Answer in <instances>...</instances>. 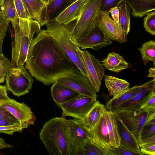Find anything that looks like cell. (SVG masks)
Masks as SVG:
<instances>
[{"instance_id":"1","label":"cell","mask_w":155,"mask_h":155,"mask_svg":"<svg viewBox=\"0 0 155 155\" xmlns=\"http://www.w3.org/2000/svg\"><path fill=\"white\" fill-rule=\"evenodd\" d=\"M25 67L45 85L63 78L82 75L75 64L46 30L41 29L31 44Z\"/></svg>"},{"instance_id":"2","label":"cell","mask_w":155,"mask_h":155,"mask_svg":"<svg viewBox=\"0 0 155 155\" xmlns=\"http://www.w3.org/2000/svg\"><path fill=\"white\" fill-rule=\"evenodd\" d=\"M40 138L51 155H74L69 138L67 120L64 117L51 119L44 125Z\"/></svg>"},{"instance_id":"3","label":"cell","mask_w":155,"mask_h":155,"mask_svg":"<svg viewBox=\"0 0 155 155\" xmlns=\"http://www.w3.org/2000/svg\"><path fill=\"white\" fill-rule=\"evenodd\" d=\"M11 24L14 34L12 42L11 62L14 67L24 66L33 36L38 33L41 26L35 20L18 17Z\"/></svg>"},{"instance_id":"4","label":"cell","mask_w":155,"mask_h":155,"mask_svg":"<svg viewBox=\"0 0 155 155\" xmlns=\"http://www.w3.org/2000/svg\"><path fill=\"white\" fill-rule=\"evenodd\" d=\"M75 21L68 24H63L53 19L46 24V30L75 64L82 75L87 78L85 68L79 56L78 52L81 49L72 35Z\"/></svg>"},{"instance_id":"5","label":"cell","mask_w":155,"mask_h":155,"mask_svg":"<svg viewBox=\"0 0 155 155\" xmlns=\"http://www.w3.org/2000/svg\"><path fill=\"white\" fill-rule=\"evenodd\" d=\"M101 5V0H86L83 12L75 20L72 29L74 39L86 36L96 26Z\"/></svg>"},{"instance_id":"6","label":"cell","mask_w":155,"mask_h":155,"mask_svg":"<svg viewBox=\"0 0 155 155\" xmlns=\"http://www.w3.org/2000/svg\"><path fill=\"white\" fill-rule=\"evenodd\" d=\"M5 79L7 90L18 97L29 92L33 81L24 66L14 67Z\"/></svg>"},{"instance_id":"7","label":"cell","mask_w":155,"mask_h":155,"mask_svg":"<svg viewBox=\"0 0 155 155\" xmlns=\"http://www.w3.org/2000/svg\"><path fill=\"white\" fill-rule=\"evenodd\" d=\"M78 54L85 68L90 84L97 92H99L102 80L105 76L104 66L95 56L87 51L81 50Z\"/></svg>"},{"instance_id":"8","label":"cell","mask_w":155,"mask_h":155,"mask_svg":"<svg viewBox=\"0 0 155 155\" xmlns=\"http://www.w3.org/2000/svg\"><path fill=\"white\" fill-rule=\"evenodd\" d=\"M113 112L134 136L139 143L141 133L149 113L146 110L117 109Z\"/></svg>"},{"instance_id":"9","label":"cell","mask_w":155,"mask_h":155,"mask_svg":"<svg viewBox=\"0 0 155 155\" xmlns=\"http://www.w3.org/2000/svg\"><path fill=\"white\" fill-rule=\"evenodd\" d=\"M97 97L83 95L59 105L62 116L82 119L89 113L97 102Z\"/></svg>"},{"instance_id":"10","label":"cell","mask_w":155,"mask_h":155,"mask_svg":"<svg viewBox=\"0 0 155 155\" xmlns=\"http://www.w3.org/2000/svg\"><path fill=\"white\" fill-rule=\"evenodd\" d=\"M69 138L74 150V155H83L81 149L91 139L88 127L81 119L67 120Z\"/></svg>"},{"instance_id":"11","label":"cell","mask_w":155,"mask_h":155,"mask_svg":"<svg viewBox=\"0 0 155 155\" xmlns=\"http://www.w3.org/2000/svg\"><path fill=\"white\" fill-rule=\"evenodd\" d=\"M108 12L100 11L97 24L104 34L110 40L122 43L127 41V35L121 26L110 16Z\"/></svg>"},{"instance_id":"12","label":"cell","mask_w":155,"mask_h":155,"mask_svg":"<svg viewBox=\"0 0 155 155\" xmlns=\"http://www.w3.org/2000/svg\"><path fill=\"white\" fill-rule=\"evenodd\" d=\"M0 104L22 124L25 128L34 124L36 117L30 108L25 104L19 103L10 98L6 101H1Z\"/></svg>"},{"instance_id":"13","label":"cell","mask_w":155,"mask_h":155,"mask_svg":"<svg viewBox=\"0 0 155 155\" xmlns=\"http://www.w3.org/2000/svg\"><path fill=\"white\" fill-rule=\"evenodd\" d=\"M74 39L82 49L91 48L97 51L111 45L113 42L97 25L86 36Z\"/></svg>"},{"instance_id":"14","label":"cell","mask_w":155,"mask_h":155,"mask_svg":"<svg viewBox=\"0 0 155 155\" xmlns=\"http://www.w3.org/2000/svg\"><path fill=\"white\" fill-rule=\"evenodd\" d=\"M56 81L68 86L82 95L97 97V92L92 87L87 78L82 75L62 78Z\"/></svg>"},{"instance_id":"15","label":"cell","mask_w":155,"mask_h":155,"mask_svg":"<svg viewBox=\"0 0 155 155\" xmlns=\"http://www.w3.org/2000/svg\"><path fill=\"white\" fill-rule=\"evenodd\" d=\"M154 90H155V79H153L143 84V86L139 91L130 100L120 105L116 110H140L141 106L150 94Z\"/></svg>"},{"instance_id":"16","label":"cell","mask_w":155,"mask_h":155,"mask_svg":"<svg viewBox=\"0 0 155 155\" xmlns=\"http://www.w3.org/2000/svg\"><path fill=\"white\" fill-rule=\"evenodd\" d=\"M88 129L90 139L93 142L107 150L112 148L104 114L94 128Z\"/></svg>"},{"instance_id":"17","label":"cell","mask_w":155,"mask_h":155,"mask_svg":"<svg viewBox=\"0 0 155 155\" xmlns=\"http://www.w3.org/2000/svg\"><path fill=\"white\" fill-rule=\"evenodd\" d=\"M86 0H76L66 8L54 20L59 23L68 24L79 18L83 11Z\"/></svg>"},{"instance_id":"18","label":"cell","mask_w":155,"mask_h":155,"mask_svg":"<svg viewBox=\"0 0 155 155\" xmlns=\"http://www.w3.org/2000/svg\"><path fill=\"white\" fill-rule=\"evenodd\" d=\"M51 92L53 100L58 106L82 95L57 81L51 86Z\"/></svg>"},{"instance_id":"19","label":"cell","mask_w":155,"mask_h":155,"mask_svg":"<svg viewBox=\"0 0 155 155\" xmlns=\"http://www.w3.org/2000/svg\"><path fill=\"white\" fill-rule=\"evenodd\" d=\"M116 117L118 133L120 137V146L143 155L140 152V147L135 137L116 115Z\"/></svg>"},{"instance_id":"20","label":"cell","mask_w":155,"mask_h":155,"mask_svg":"<svg viewBox=\"0 0 155 155\" xmlns=\"http://www.w3.org/2000/svg\"><path fill=\"white\" fill-rule=\"evenodd\" d=\"M76 0H54L47 5L42 18L41 26L55 18Z\"/></svg>"},{"instance_id":"21","label":"cell","mask_w":155,"mask_h":155,"mask_svg":"<svg viewBox=\"0 0 155 155\" xmlns=\"http://www.w3.org/2000/svg\"><path fill=\"white\" fill-rule=\"evenodd\" d=\"M104 115L112 147L120 146V137L118 133L116 115L112 111L105 110Z\"/></svg>"},{"instance_id":"22","label":"cell","mask_w":155,"mask_h":155,"mask_svg":"<svg viewBox=\"0 0 155 155\" xmlns=\"http://www.w3.org/2000/svg\"><path fill=\"white\" fill-rule=\"evenodd\" d=\"M132 9V15L142 18L155 10V0H124Z\"/></svg>"},{"instance_id":"23","label":"cell","mask_w":155,"mask_h":155,"mask_svg":"<svg viewBox=\"0 0 155 155\" xmlns=\"http://www.w3.org/2000/svg\"><path fill=\"white\" fill-rule=\"evenodd\" d=\"M143 84L134 86L119 95L113 97L106 103V109L113 112L120 105L133 97L140 90Z\"/></svg>"},{"instance_id":"24","label":"cell","mask_w":155,"mask_h":155,"mask_svg":"<svg viewBox=\"0 0 155 155\" xmlns=\"http://www.w3.org/2000/svg\"><path fill=\"white\" fill-rule=\"evenodd\" d=\"M105 83L110 96H117L129 88L130 84L126 80L114 76L106 75Z\"/></svg>"},{"instance_id":"25","label":"cell","mask_w":155,"mask_h":155,"mask_svg":"<svg viewBox=\"0 0 155 155\" xmlns=\"http://www.w3.org/2000/svg\"><path fill=\"white\" fill-rule=\"evenodd\" d=\"M102 62L104 68L115 72H119L128 67V63L124 58L115 52L108 54Z\"/></svg>"},{"instance_id":"26","label":"cell","mask_w":155,"mask_h":155,"mask_svg":"<svg viewBox=\"0 0 155 155\" xmlns=\"http://www.w3.org/2000/svg\"><path fill=\"white\" fill-rule=\"evenodd\" d=\"M105 110V106L97 101L87 114L81 120L88 127L93 128L98 123Z\"/></svg>"},{"instance_id":"27","label":"cell","mask_w":155,"mask_h":155,"mask_svg":"<svg viewBox=\"0 0 155 155\" xmlns=\"http://www.w3.org/2000/svg\"><path fill=\"white\" fill-rule=\"evenodd\" d=\"M31 19L36 20L41 26L42 18L46 5L39 0H22Z\"/></svg>"},{"instance_id":"28","label":"cell","mask_w":155,"mask_h":155,"mask_svg":"<svg viewBox=\"0 0 155 155\" xmlns=\"http://www.w3.org/2000/svg\"><path fill=\"white\" fill-rule=\"evenodd\" d=\"M119 12V23L126 35L130 29V8L124 0L117 6Z\"/></svg>"},{"instance_id":"29","label":"cell","mask_w":155,"mask_h":155,"mask_svg":"<svg viewBox=\"0 0 155 155\" xmlns=\"http://www.w3.org/2000/svg\"><path fill=\"white\" fill-rule=\"evenodd\" d=\"M0 10L4 18L11 23L18 18L13 0H1Z\"/></svg>"},{"instance_id":"30","label":"cell","mask_w":155,"mask_h":155,"mask_svg":"<svg viewBox=\"0 0 155 155\" xmlns=\"http://www.w3.org/2000/svg\"><path fill=\"white\" fill-rule=\"evenodd\" d=\"M141 54L144 64L146 65L150 61L155 64V41L151 40L143 43L141 47L138 48Z\"/></svg>"},{"instance_id":"31","label":"cell","mask_w":155,"mask_h":155,"mask_svg":"<svg viewBox=\"0 0 155 155\" xmlns=\"http://www.w3.org/2000/svg\"><path fill=\"white\" fill-rule=\"evenodd\" d=\"M81 151L83 155H108L107 150L98 146L91 139L85 142Z\"/></svg>"},{"instance_id":"32","label":"cell","mask_w":155,"mask_h":155,"mask_svg":"<svg viewBox=\"0 0 155 155\" xmlns=\"http://www.w3.org/2000/svg\"><path fill=\"white\" fill-rule=\"evenodd\" d=\"M143 26L145 30L152 35H155V11L147 13L143 18Z\"/></svg>"},{"instance_id":"33","label":"cell","mask_w":155,"mask_h":155,"mask_svg":"<svg viewBox=\"0 0 155 155\" xmlns=\"http://www.w3.org/2000/svg\"><path fill=\"white\" fill-rule=\"evenodd\" d=\"M14 67L11 61L3 53L0 54V74L5 78L9 75Z\"/></svg>"},{"instance_id":"34","label":"cell","mask_w":155,"mask_h":155,"mask_svg":"<svg viewBox=\"0 0 155 155\" xmlns=\"http://www.w3.org/2000/svg\"><path fill=\"white\" fill-rule=\"evenodd\" d=\"M13 0L18 17L22 19H31L23 1L22 0Z\"/></svg>"},{"instance_id":"35","label":"cell","mask_w":155,"mask_h":155,"mask_svg":"<svg viewBox=\"0 0 155 155\" xmlns=\"http://www.w3.org/2000/svg\"><path fill=\"white\" fill-rule=\"evenodd\" d=\"M25 128V126L19 122L12 125L0 126V133L12 135L15 132H21Z\"/></svg>"},{"instance_id":"36","label":"cell","mask_w":155,"mask_h":155,"mask_svg":"<svg viewBox=\"0 0 155 155\" xmlns=\"http://www.w3.org/2000/svg\"><path fill=\"white\" fill-rule=\"evenodd\" d=\"M10 21L3 18L0 10V54L2 53L3 40L5 36Z\"/></svg>"},{"instance_id":"37","label":"cell","mask_w":155,"mask_h":155,"mask_svg":"<svg viewBox=\"0 0 155 155\" xmlns=\"http://www.w3.org/2000/svg\"><path fill=\"white\" fill-rule=\"evenodd\" d=\"M140 109L144 110L149 114L155 112V90L150 93Z\"/></svg>"},{"instance_id":"38","label":"cell","mask_w":155,"mask_h":155,"mask_svg":"<svg viewBox=\"0 0 155 155\" xmlns=\"http://www.w3.org/2000/svg\"><path fill=\"white\" fill-rule=\"evenodd\" d=\"M108 155H138L141 154L119 146L107 149Z\"/></svg>"},{"instance_id":"39","label":"cell","mask_w":155,"mask_h":155,"mask_svg":"<svg viewBox=\"0 0 155 155\" xmlns=\"http://www.w3.org/2000/svg\"><path fill=\"white\" fill-rule=\"evenodd\" d=\"M0 120L15 123L19 122L0 104Z\"/></svg>"},{"instance_id":"40","label":"cell","mask_w":155,"mask_h":155,"mask_svg":"<svg viewBox=\"0 0 155 155\" xmlns=\"http://www.w3.org/2000/svg\"><path fill=\"white\" fill-rule=\"evenodd\" d=\"M124 0H101L100 11L109 12L110 8L117 6L121 2Z\"/></svg>"},{"instance_id":"41","label":"cell","mask_w":155,"mask_h":155,"mask_svg":"<svg viewBox=\"0 0 155 155\" xmlns=\"http://www.w3.org/2000/svg\"><path fill=\"white\" fill-rule=\"evenodd\" d=\"M155 135V124L144 125L141 133V139Z\"/></svg>"},{"instance_id":"42","label":"cell","mask_w":155,"mask_h":155,"mask_svg":"<svg viewBox=\"0 0 155 155\" xmlns=\"http://www.w3.org/2000/svg\"><path fill=\"white\" fill-rule=\"evenodd\" d=\"M141 153L143 154L155 155V143L147 144L140 147Z\"/></svg>"},{"instance_id":"43","label":"cell","mask_w":155,"mask_h":155,"mask_svg":"<svg viewBox=\"0 0 155 155\" xmlns=\"http://www.w3.org/2000/svg\"><path fill=\"white\" fill-rule=\"evenodd\" d=\"M111 14L113 19L117 23H119V12L117 7L115 6L110 9L109 12Z\"/></svg>"},{"instance_id":"44","label":"cell","mask_w":155,"mask_h":155,"mask_svg":"<svg viewBox=\"0 0 155 155\" xmlns=\"http://www.w3.org/2000/svg\"><path fill=\"white\" fill-rule=\"evenodd\" d=\"M155 143V135L141 139L139 143L140 147L142 146Z\"/></svg>"},{"instance_id":"45","label":"cell","mask_w":155,"mask_h":155,"mask_svg":"<svg viewBox=\"0 0 155 155\" xmlns=\"http://www.w3.org/2000/svg\"><path fill=\"white\" fill-rule=\"evenodd\" d=\"M7 89L5 86L0 85V101H5L10 98L8 96Z\"/></svg>"},{"instance_id":"46","label":"cell","mask_w":155,"mask_h":155,"mask_svg":"<svg viewBox=\"0 0 155 155\" xmlns=\"http://www.w3.org/2000/svg\"><path fill=\"white\" fill-rule=\"evenodd\" d=\"M155 124V112L149 114L146 119L144 125H151Z\"/></svg>"},{"instance_id":"47","label":"cell","mask_w":155,"mask_h":155,"mask_svg":"<svg viewBox=\"0 0 155 155\" xmlns=\"http://www.w3.org/2000/svg\"><path fill=\"white\" fill-rule=\"evenodd\" d=\"M13 146L7 143L2 138L0 137V149L12 148Z\"/></svg>"},{"instance_id":"48","label":"cell","mask_w":155,"mask_h":155,"mask_svg":"<svg viewBox=\"0 0 155 155\" xmlns=\"http://www.w3.org/2000/svg\"><path fill=\"white\" fill-rule=\"evenodd\" d=\"M149 74L147 77L153 78L155 79V66L153 68H150L149 70Z\"/></svg>"},{"instance_id":"49","label":"cell","mask_w":155,"mask_h":155,"mask_svg":"<svg viewBox=\"0 0 155 155\" xmlns=\"http://www.w3.org/2000/svg\"><path fill=\"white\" fill-rule=\"evenodd\" d=\"M15 124V123L0 120V126L10 125Z\"/></svg>"},{"instance_id":"50","label":"cell","mask_w":155,"mask_h":155,"mask_svg":"<svg viewBox=\"0 0 155 155\" xmlns=\"http://www.w3.org/2000/svg\"><path fill=\"white\" fill-rule=\"evenodd\" d=\"M5 78L0 74V84L3 83L5 81Z\"/></svg>"},{"instance_id":"51","label":"cell","mask_w":155,"mask_h":155,"mask_svg":"<svg viewBox=\"0 0 155 155\" xmlns=\"http://www.w3.org/2000/svg\"><path fill=\"white\" fill-rule=\"evenodd\" d=\"M41 2L44 4L46 5L48 4V1L47 0H39Z\"/></svg>"},{"instance_id":"52","label":"cell","mask_w":155,"mask_h":155,"mask_svg":"<svg viewBox=\"0 0 155 155\" xmlns=\"http://www.w3.org/2000/svg\"><path fill=\"white\" fill-rule=\"evenodd\" d=\"M48 1V5L54 1V0H47Z\"/></svg>"},{"instance_id":"53","label":"cell","mask_w":155,"mask_h":155,"mask_svg":"<svg viewBox=\"0 0 155 155\" xmlns=\"http://www.w3.org/2000/svg\"><path fill=\"white\" fill-rule=\"evenodd\" d=\"M0 2H1V0H0Z\"/></svg>"},{"instance_id":"54","label":"cell","mask_w":155,"mask_h":155,"mask_svg":"<svg viewBox=\"0 0 155 155\" xmlns=\"http://www.w3.org/2000/svg\"></svg>"},{"instance_id":"55","label":"cell","mask_w":155,"mask_h":155,"mask_svg":"<svg viewBox=\"0 0 155 155\" xmlns=\"http://www.w3.org/2000/svg\"></svg>"}]
</instances>
